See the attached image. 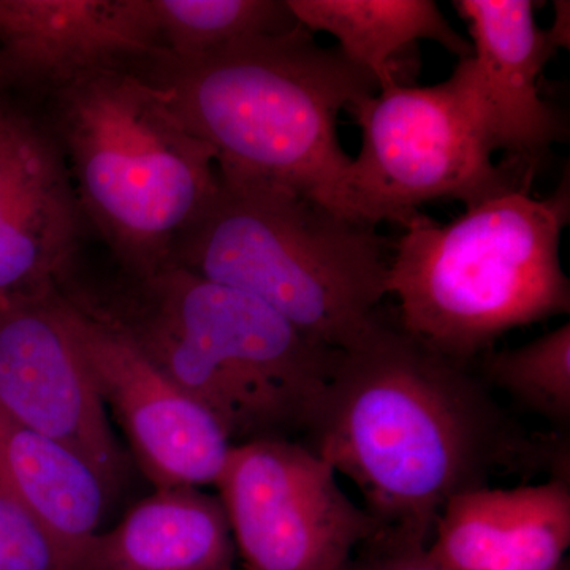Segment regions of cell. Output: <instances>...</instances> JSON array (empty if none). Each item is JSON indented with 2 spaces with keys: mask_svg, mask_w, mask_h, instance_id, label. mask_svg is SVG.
<instances>
[{
  "mask_svg": "<svg viewBox=\"0 0 570 570\" xmlns=\"http://www.w3.org/2000/svg\"><path fill=\"white\" fill-rule=\"evenodd\" d=\"M146 9L154 52L183 61L298 26L285 0H146Z\"/></svg>",
  "mask_w": 570,
  "mask_h": 570,
  "instance_id": "18",
  "label": "cell"
},
{
  "mask_svg": "<svg viewBox=\"0 0 570 570\" xmlns=\"http://www.w3.org/2000/svg\"><path fill=\"white\" fill-rule=\"evenodd\" d=\"M0 468L50 542L59 570H85L115 491L77 452L0 412Z\"/></svg>",
  "mask_w": 570,
  "mask_h": 570,
  "instance_id": "14",
  "label": "cell"
},
{
  "mask_svg": "<svg viewBox=\"0 0 570 570\" xmlns=\"http://www.w3.org/2000/svg\"><path fill=\"white\" fill-rule=\"evenodd\" d=\"M153 51L146 0H0V78L52 92Z\"/></svg>",
  "mask_w": 570,
  "mask_h": 570,
  "instance_id": "12",
  "label": "cell"
},
{
  "mask_svg": "<svg viewBox=\"0 0 570 570\" xmlns=\"http://www.w3.org/2000/svg\"><path fill=\"white\" fill-rule=\"evenodd\" d=\"M236 549L219 494L159 489L94 539L85 570H235Z\"/></svg>",
  "mask_w": 570,
  "mask_h": 570,
  "instance_id": "15",
  "label": "cell"
},
{
  "mask_svg": "<svg viewBox=\"0 0 570 570\" xmlns=\"http://www.w3.org/2000/svg\"><path fill=\"white\" fill-rule=\"evenodd\" d=\"M7 116H9V112L0 110V137H2L3 127H6Z\"/></svg>",
  "mask_w": 570,
  "mask_h": 570,
  "instance_id": "24",
  "label": "cell"
},
{
  "mask_svg": "<svg viewBox=\"0 0 570 570\" xmlns=\"http://www.w3.org/2000/svg\"><path fill=\"white\" fill-rule=\"evenodd\" d=\"M50 94L51 135L69 160L78 204L122 273L168 264L176 239L219 187L214 148L129 62Z\"/></svg>",
  "mask_w": 570,
  "mask_h": 570,
  "instance_id": "6",
  "label": "cell"
},
{
  "mask_svg": "<svg viewBox=\"0 0 570 570\" xmlns=\"http://www.w3.org/2000/svg\"><path fill=\"white\" fill-rule=\"evenodd\" d=\"M56 287L208 409L234 445L303 436L340 354L261 299L174 264L107 284L69 273Z\"/></svg>",
  "mask_w": 570,
  "mask_h": 570,
  "instance_id": "2",
  "label": "cell"
},
{
  "mask_svg": "<svg viewBox=\"0 0 570 570\" xmlns=\"http://www.w3.org/2000/svg\"><path fill=\"white\" fill-rule=\"evenodd\" d=\"M303 444L347 475L377 535L430 546L450 499L498 472L569 479V449L510 422L482 377L382 316L337 354Z\"/></svg>",
  "mask_w": 570,
  "mask_h": 570,
  "instance_id": "1",
  "label": "cell"
},
{
  "mask_svg": "<svg viewBox=\"0 0 570 570\" xmlns=\"http://www.w3.org/2000/svg\"><path fill=\"white\" fill-rule=\"evenodd\" d=\"M219 175L168 264L261 299L333 351L365 335L387 295L389 239L283 184Z\"/></svg>",
  "mask_w": 570,
  "mask_h": 570,
  "instance_id": "4",
  "label": "cell"
},
{
  "mask_svg": "<svg viewBox=\"0 0 570 570\" xmlns=\"http://www.w3.org/2000/svg\"><path fill=\"white\" fill-rule=\"evenodd\" d=\"M344 570H448L428 554L425 547L409 546L376 535L363 543Z\"/></svg>",
  "mask_w": 570,
  "mask_h": 570,
  "instance_id": "22",
  "label": "cell"
},
{
  "mask_svg": "<svg viewBox=\"0 0 570 570\" xmlns=\"http://www.w3.org/2000/svg\"><path fill=\"white\" fill-rule=\"evenodd\" d=\"M482 381L554 425L570 422V325L517 348L483 354Z\"/></svg>",
  "mask_w": 570,
  "mask_h": 570,
  "instance_id": "19",
  "label": "cell"
},
{
  "mask_svg": "<svg viewBox=\"0 0 570 570\" xmlns=\"http://www.w3.org/2000/svg\"><path fill=\"white\" fill-rule=\"evenodd\" d=\"M0 570H59L50 542L0 468Z\"/></svg>",
  "mask_w": 570,
  "mask_h": 570,
  "instance_id": "20",
  "label": "cell"
},
{
  "mask_svg": "<svg viewBox=\"0 0 570 570\" xmlns=\"http://www.w3.org/2000/svg\"><path fill=\"white\" fill-rule=\"evenodd\" d=\"M295 20L309 32L335 37L344 56L370 71L379 89L397 82L395 56L419 40L438 41L466 59L471 41L433 0H285Z\"/></svg>",
  "mask_w": 570,
  "mask_h": 570,
  "instance_id": "17",
  "label": "cell"
},
{
  "mask_svg": "<svg viewBox=\"0 0 570 570\" xmlns=\"http://www.w3.org/2000/svg\"><path fill=\"white\" fill-rule=\"evenodd\" d=\"M129 66L214 148L219 171L283 184L351 217L344 181L352 157L337 137V115L379 85L340 48L322 47L298 24L205 58L153 52Z\"/></svg>",
  "mask_w": 570,
  "mask_h": 570,
  "instance_id": "3",
  "label": "cell"
},
{
  "mask_svg": "<svg viewBox=\"0 0 570 570\" xmlns=\"http://www.w3.org/2000/svg\"><path fill=\"white\" fill-rule=\"evenodd\" d=\"M51 142L50 130L21 116H7L0 137V223L28 186Z\"/></svg>",
  "mask_w": 570,
  "mask_h": 570,
  "instance_id": "21",
  "label": "cell"
},
{
  "mask_svg": "<svg viewBox=\"0 0 570 570\" xmlns=\"http://www.w3.org/2000/svg\"><path fill=\"white\" fill-rule=\"evenodd\" d=\"M569 220V174L549 197H532L524 183L449 224L412 213L387 272L401 328L466 363L510 330L569 314L560 257Z\"/></svg>",
  "mask_w": 570,
  "mask_h": 570,
  "instance_id": "5",
  "label": "cell"
},
{
  "mask_svg": "<svg viewBox=\"0 0 570 570\" xmlns=\"http://www.w3.org/2000/svg\"><path fill=\"white\" fill-rule=\"evenodd\" d=\"M546 32L557 50H560V48H566V50H569L570 3L568 0H554L553 22H551V28L547 29Z\"/></svg>",
  "mask_w": 570,
  "mask_h": 570,
  "instance_id": "23",
  "label": "cell"
},
{
  "mask_svg": "<svg viewBox=\"0 0 570 570\" xmlns=\"http://www.w3.org/2000/svg\"><path fill=\"white\" fill-rule=\"evenodd\" d=\"M348 111L362 129V146L347 170L344 202L352 219L374 227L401 224L439 198L471 208L534 176L493 163L460 62L439 85L393 82Z\"/></svg>",
  "mask_w": 570,
  "mask_h": 570,
  "instance_id": "7",
  "label": "cell"
},
{
  "mask_svg": "<svg viewBox=\"0 0 570 570\" xmlns=\"http://www.w3.org/2000/svg\"><path fill=\"white\" fill-rule=\"evenodd\" d=\"M52 298L100 400L111 409L154 489L216 487L234 444L212 412L58 287Z\"/></svg>",
  "mask_w": 570,
  "mask_h": 570,
  "instance_id": "9",
  "label": "cell"
},
{
  "mask_svg": "<svg viewBox=\"0 0 570 570\" xmlns=\"http://www.w3.org/2000/svg\"><path fill=\"white\" fill-rule=\"evenodd\" d=\"M246 570H344L381 528L294 439L232 448L216 483Z\"/></svg>",
  "mask_w": 570,
  "mask_h": 570,
  "instance_id": "8",
  "label": "cell"
},
{
  "mask_svg": "<svg viewBox=\"0 0 570 570\" xmlns=\"http://www.w3.org/2000/svg\"><path fill=\"white\" fill-rule=\"evenodd\" d=\"M55 288L0 299V412L77 452L118 494L129 459L56 311Z\"/></svg>",
  "mask_w": 570,
  "mask_h": 570,
  "instance_id": "10",
  "label": "cell"
},
{
  "mask_svg": "<svg viewBox=\"0 0 570 570\" xmlns=\"http://www.w3.org/2000/svg\"><path fill=\"white\" fill-rule=\"evenodd\" d=\"M534 7L531 0L453 2L471 33L472 56L460 66L487 142L532 174L551 146L569 138L568 121L540 94V75L558 50L535 24Z\"/></svg>",
  "mask_w": 570,
  "mask_h": 570,
  "instance_id": "11",
  "label": "cell"
},
{
  "mask_svg": "<svg viewBox=\"0 0 570 570\" xmlns=\"http://www.w3.org/2000/svg\"><path fill=\"white\" fill-rule=\"evenodd\" d=\"M81 208L52 142L0 223V299L45 294L71 272Z\"/></svg>",
  "mask_w": 570,
  "mask_h": 570,
  "instance_id": "16",
  "label": "cell"
},
{
  "mask_svg": "<svg viewBox=\"0 0 570 570\" xmlns=\"http://www.w3.org/2000/svg\"><path fill=\"white\" fill-rule=\"evenodd\" d=\"M570 546V480L468 491L450 499L428 554L448 570H561Z\"/></svg>",
  "mask_w": 570,
  "mask_h": 570,
  "instance_id": "13",
  "label": "cell"
}]
</instances>
